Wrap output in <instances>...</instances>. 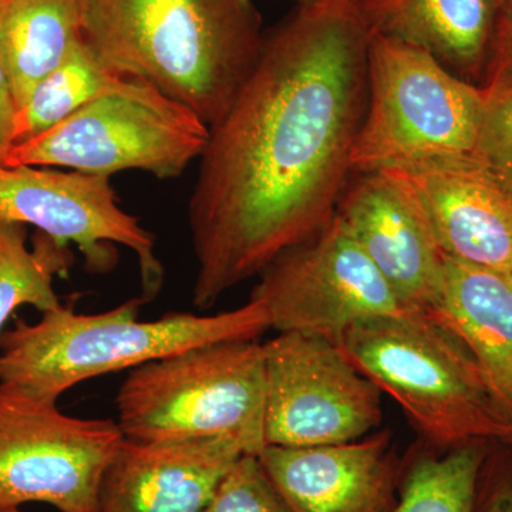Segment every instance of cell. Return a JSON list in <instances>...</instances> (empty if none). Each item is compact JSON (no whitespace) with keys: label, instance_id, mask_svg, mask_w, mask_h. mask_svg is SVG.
Here are the masks:
<instances>
[{"label":"cell","instance_id":"1","mask_svg":"<svg viewBox=\"0 0 512 512\" xmlns=\"http://www.w3.org/2000/svg\"><path fill=\"white\" fill-rule=\"evenodd\" d=\"M370 32L359 0H315L265 32L210 128L190 202L192 303L208 309L333 218L353 177Z\"/></svg>","mask_w":512,"mask_h":512},{"label":"cell","instance_id":"2","mask_svg":"<svg viewBox=\"0 0 512 512\" xmlns=\"http://www.w3.org/2000/svg\"><path fill=\"white\" fill-rule=\"evenodd\" d=\"M82 37L110 72L211 128L254 70L265 32L254 0H82Z\"/></svg>","mask_w":512,"mask_h":512},{"label":"cell","instance_id":"3","mask_svg":"<svg viewBox=\"0 0 512 512\" xmlns=\"http://www.w3.org/2000/svg\"><path fill=\"white\" fill-rule=\"evenodd\" d=\"M144 303L143 296L133 298L97 315L60 305L43 312L39 322L16 320L0 336V384L57 403L84 380L136 369L195 346L258 339L271 329L266 309L255 299L214 316L175 312L141 322Z\"/></svg>","mask_w":512,"mask_h":512},{"label":"cell","instance_id":"4","mask_svg":"<svg viewBox=\"0 0 512 512\" xmlns=\"http://www.w3.org/2000/svg\"><path fill=\"white\" fill-rule=\"evenodd\" d=\"M353 366L434 446L507 439L512 412L466 346L423 313L357 323L339 340Z\"/></svg>","mask_w":512,"mask_h":512},{"label":"cell","instance_id":"5","mask_svg":"<svg viewBox=\"0 0 512 512\" xmlns=\"http://www.w3.org/2000/svg\"><path fill=\"white\" fill-rule=\"evenodd\" d=\"M265 357L258 340L195 346L133 369L116 397L119 427L141 443L228 437L265 447Z\"/></svg>","mask_w":512,"mask_h":512},{"label":"cell","instance_id":"6","mask_svg":"<svg viewBox=\"0 0 512 512\" xmlns=\"http://www.w3.org/2000/svg\"><path fill=\"white\" fill-rule=\"evenodd\" d=\"M484 109L483 87L460 79L417 47L372 33L353 174L478 160Z\"/></svg>","mask_w":512,"mask_h":512},{"label":"cell","instance_id":"7","mask_svg":"<svg viewBox=\"0 0 512 512\" xmlns=\"http://www.w3.org/2000/svg\"><path fill=\"white\" fill-rule=\"evenodd\" d=\"M210 127L150 84L120 79L62 123L10 148L5 165L177 178L204 153Z\"/></svg>","mask_w":512,"mask_h":512},{"label":"cell","instance_id":"8","mask_svg":"<svg viewBox=\"0 0 512 512\" xmlns=\"http://www.w3.org/2000/svg\"><path fill=\"white\" fill-rule=\"evenodd\" d=\"M123 440L117 421L69 416L0 384V512L28 503L96 512L101 478Z\"/></svg>","mask_w":512,"mask_h":512},{"label":"cell","instance_id":"9","mask_svg":"<svg viewBox=\"0 0 512 512\" xmlns=\"http://www.w3.org/2000/svg\"><path fill=\"white\" fill-rule=\"evenodd\" d=\"M252 291L278 333L339 343L357 323L409 315L338 218L308 241L276 256Z\"/></svg>","mask_w":512,"mask_h":512},{"label":"cell","instance_id":"10","mask_svg":"<svg viewBox=\"0 0 512 512\" xmlns=\"http://www.w3.org/2000/svg\"><path fill=\"white\" fill-rule=\"evenodd\" d=\"M264 345L265 446L350 443L382 420V392L339 343L278 333Z\"/></svg>","mask_w":512,"mask_h":512},{"label":"cell","instance_id":"11","mask_svg":"<svg viewBox=\"0 0 512 512\" xmlns=\"http://www.w3.org/2000/svg\"><path fill=\"white\" fill-rule=\"evenodd\" d=\"M0 222L35 227L74 244L87 271L106 274L119 261L114 245L137 256L146 302L156 298L164 268L156 239L138 218L121 210L110 177L33 165H0Z\"/></svg>","mask_w":512,"mask_h":512},{"label":"cell","instance_id":"12","mask_svg":"<svg viewBox=\"0 0 512 512\" xmlns=\"http://www.w3.org/2000/svg\"><path fill=\"white\" fill-rule=\"evenodd\" d=\"M335 217L348 229L409 312L429 315L439 301L446 255L402 183L386 171L360 173Z\"/></svg>","mask_w":512,"mask_h":512},{"label":"cell","instance_id":"13","mask_svg":"<svg viewBox=\"0 0 512 512\" xmlns=\"http://www.w3.org/2000/svg\"><path fill=\"white\" fill-rule=\"evenodd\" d=\"M412 194L444 255L512 275V192L480 160L383 170Z\"/></svg>","mask_w":512,"mask_h":512},{"label":"cell","instance_id":"14","mask_svg":"<svg viewBox=\"0 0 512 512\" xmlns=\"http://www.w3.org/2000/svg\"><path fill=\"white\" fill-rule=\"evenodd\" d=\"M259 461L292 512H393L403 467L387 431L313 447L265 446Z\"/></svg>","mask_w":512,"mask_h":512},{"label":"cell","instance_id":"15","mask_svg":"<svg viewBox=\"0 0 512 512\" xmlns=\"http://www.w3.org/2000/svg\"><path fill=\"white\" fill-rule=\"evenodd\" d=\"M245 454L244 444L228 437L161 443L124 437L101 478L96 512H204Z\"/></svg>","mask_w":512,"mask_h":512},{"label":"cell","instance_id":"16","mask_svg":"<svg viewBox=\"0 0 512 512\" xmlns=\"http://www.w3.org/2000/svg\"><path fill=\"white\" fill-rule=\"evenodd\" d=\"M370 32L429 53L460 79L483 86L497 0H359Z\"/></svg>","mask_w":512,"mask_h":512},{"label":"cell","instance_id":"17","mask_svg":"<svg viewBox=\"0 0 512 512\" xmlns=\"http://www.w3.org/2000/svg\"><path fill=\"white\" fill-rule=\"evenodd\" d=\"M429 318L456 336L512 412V275L446 255Z\"/></svg>","mask_w":512,"mask_h":512},{"label":"cell","instance_id":"18","mask_svg":"<svg viewBox=\"0 0 512 512\" xmlns=\"http://www.w3.org/2000/svg\"><path fill=\"white\" fill-rule=\"evenodd\" d=\"M82 39V0H0V52L18 107Z\"/></svg>","mask_w":512,"mask_h":512},{"label":"cell","instance_id":"19","mask_svg":"<svg viewBox=\"0 0 512 512\" xmlns=\"http://www.w3.org/2000/svg\"><path fill=\"white\" fill-rule=\"evenodd\" d=\"M70 245L37 231L28 248V227L0 222V336L16 309L30 305L40 312L62 305L53 279L67 275L74 262Z\"/></svg>","mask_w":512,"mask_h":512},{"label":"cell","instance_id":"20","mask_svg":"<svg viewBox=\"0 0 512 512\" xmlns=\"http://www.w3.org/2000/svg\"><path fill=\"white\" fill-rule=\"evenodd\" d=\"M123 77L110 72L83 37L62 63L37 83L16 116L13 146L62 123Z\"/></svg>","mask_w":512,"mask_h":512},{"label":"cell","instance_id":"21","mask_svg":"<svg viewBox=\"0 0 512 512\" xmlns=\"http://www.w3.org/2000/svg\"><path fill=\"white\" fill-rule=\"evenodd\" d=\"M480 444L450 448L443 456H420L407 464L393 512H474L485 463Z\"/></svg>","mask_w":512,"mask_h":512},{"label":"cell","instance_id":"22","mask_svg":"<svg viewBox=\"0 0 512 512\" xmlns=\"http://www.w3.org/2000/svg\"><path fill=\"white\" fill-rule=\"evenodd\" d=\"M204 512H292L255 454L239 458Z\"/></svg>","mask_w":512,"mask_h":512},{"label":"cell","instance_id":"23","mask_svg":"<svg viewBox=\"0 0 512 512\" xmlns=\"http://www.w3.org/2000/svg\"><path fill=\"white\" fill-rule=\"evenodd\" d=\"M484 92L478 160L512 192V90L484 89Z\"/></svg>","mask_w":512,"mask_h":512},{"label":"cell","instance_id":"24","mask_svg":"<svg viewBox=\"0 0 512 512\" xmlns=\"http://www.w3.org/2000/svg\"><path fill=\"white\" fill-rule=\"evenodd\" d=\"M484 89L512 90V10L498 15Z\"/></svg>","mask_w":512,"mask_h":512},{"label":"cell","instance_id":"25","mask_svg":"<svg viewBox=\"0 0 512 512\" xmlns=\"http://www.w3.org/2000/svg\"><path fill=\"white\" fill-rule=\"evenodd\" d=\"M18 110L8 69L0 52V165H5L6 157L13 147Z\"/></svg>","mask_w":512,"mask_h":512},{"label":"cell","instance_id":"26","mask_svg":"<svg viewBox=\"0 0 512 512\" xmlns=\"http://www.w3.org/2000/svg\"><path fill=\"white\" fill-rule=\"evenodd\" d=\"M478 480L476 510L474 512H512V480L497 476Z\"/></svg>","mask_w":512,"mask_h":512},{"label":"cell","instance_id":"27","mask_svg":"<svg viewBox=\"0 0 512 512\" xmlns=\"http://www.w3.org/2000/svg\"><path fill=\"white\" fill-rule=\"evenodd\" d=\"M498 10L500 13L511 12L512 0H497Z\"/></svg>","mask_w":512,"mask_h":512},{"label":"cell","instance_id":"28","mask_svg":"<svg viewBox=\"0 0 512 512\" xmlns=\"http://www.w3.org/2000/svg\"><path fill=\"white\" fill-rule=\"evenodd\" d=\"M315 0H295L296 5H306V3H312Z\"/></svg>","mask_w":512,"mask_h":512},{"label":"cell","instance_id":"29","mask_svg":"<svg viewBox=\"0 0 512 512\" xmlns=\"http://www.w3.org/2000/svg\"><path fill=\"white\" fill-rule=\"evenodd\" d=\"M504 441H507V443L511 444L512 446V429L510 431V434H508L507 439H505Z\"/></svg>","mask_w":512,"mask_h":512},{"label":"cell","instance_id":"30","mask_svg":"<svg viewBox=\"0 0 512 512\" xmlns=\"http://www.w3.org/2000/svg\"><path fill=\"white\" fill-rule=\"evenodd\" d=\"M2 512H20L19 510H9V511H2Z\"/></svg>","mask_w":512,"mask_h":512}]
</instances>
